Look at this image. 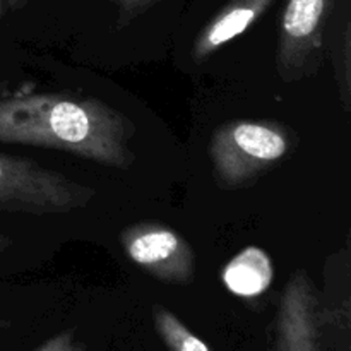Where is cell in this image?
Listing matches in <instances>:
<instances>
[{
    "mask_svg": "<svg viewBox=\"0 0 351 351\" xmlns=\"http://www.w3.org/2000/svg\"><path fill=\"white\" fill-rule=\"evenodd\" d=\"M93 187L47 170L27 158L0 154V209L29 215H65L91 204Z\"/></svg>",
    "mask_w": 351,
    "mask_h": 351,
    "instance_id": "obj_3",
    "label": "cell"
},
{
    "mask_svg": "<svg viewBox=\"0 0 351 351\" xmlns=\"http://www.w3.org/2000/svg\"><path fill=\"white\" fill-rule=\"evenodd\" d=\"M153 324L167 351H211L204 339L191 331L187 324H184L178 315L165 305H153Z\"/></svg>",
    "mask_w": 351,
    "mask_h": 351,
    "instance_id": "obj_10",
    "label": "cell"
},
{
    "mask_svg": "<svg viewBox=\"0 0 351 351\" xmlns=\"http://www.w3.org/2000/svg\"><path fill=\"white\" fill-rule=\"evenodd\" d=\"M134 123L106 103L69 95L0 99V143L67 151L115 168H129Z\"/></svg>",
    "mask_w": 351,
    "mask_h": 351,
    "instance_id": "obj_1",
    "label": "cell"
},
{
    "mask_svg": "<svg viewBox=\"0 0 351 351\" xmlns=\"http://www.w3.org/2000/svg\"><path fill=\"white\" fill-rule=\"evenodd\" d=\"M34 351H88V346L75 336L74 329H65L48 338Z\"/></svg>",
    "mask_w": 351,
    "mask_h": 351,
    "instance_id": "obj_12",
    "label": "cell"
},
{
    "mask_svg": "<svg viewBox=\"0 0 351 351\" xmlns=\"http://www.w3.org/2000/svg\"><path fill=\"white\" fill-rule=\"evenodd\" d=\"M7 245H9V240L2 239V237H0V250H2L3 247H7Z\"/></svg>",
    "mask_w": 351,
    "mask_h": 351,
    "instance_id": "obj_14",
    "label": "cell"
},
{
    "mask_svg": "<svg viewBox=\"0 0 351 351\" xmlns=\"http://www.w3.org/2000/svg\"><path fill=\"white\" fill-rule=\"evenodd\" d=\"M336 0H288L280 24L276 67L283 81L315 74Z\"/></svg>",
    "mask_w": 351,
    "mask_h": 351,
    "instance_id": "obj_4",
    "label": "cell"
},
{
    "mask_svg": "<svg viewBox=\"0 0 351 351\" xmlns=\"http://www.w3.org/2000/svg\"><path fill=\"white\" fill-rule=\"evenodd\" d=\"M221 280L237 297H259L273 283V263L269 254L259 247H247L226 264Z\"/></svg>",
    "mask_w": 351,
    "mask_h": 351,
    "instance_id": "obj_9",
    "label": "cell"
},
{
    "mask_svg": "<svg viewBox=\"0 0 351 351\" xmlns=\"http://www.w3.org/2000/svg\"><path fill=\"white\" fill-rule=\"evenodd\" d=\"M7 328H10V322L2 321V319H0V331H2V329H7Z\"/></svg>",
    "mask_w": 351,
    "mask_h": 351,
    "instance_id": "obj_13",
    "label": "cell"
},
{
    "mask_svg": "<svg viewBox=\"0 0 351 351\" xmlns=\"http://www.w3.org/2000/svg\"><path fill=\"white\" fill-rule=\"evenodd\" d=\"M120 243L129 261L158 280L178 285L194 280V250L170 226L151 221L127 226L120 235Z\"/></svg>",
    "mask_w": 351,
    "mask_h": 351,
    "instance_id": "obj_5",
    "label": "cell"
},
{
    "mask_svg": "<svg viewBox=\"0 0 351 351\" xmlns=\"http://www.w3.org/2000/svg\"><path fill=\"white\" fill-rule=\"evenodd\" d=\"M267 351H326L319 317V293L304 269L295 271L287 281Z\"/></svg>",
    "mask_w": 351,
    "mask_h": 351,
    "instance_id": "obj_6",
    "label": "cell"
},
{
    "mask_svg": "<svg viewBox=\"0 0 351 351\" xmlns=\"http://www.w3.org/2000/svg\"><path fill=\"white\" fill-rule=\"evenodd\" d=\"M295 134L269 119H237L219 125L209 144L215 177L233 189L259 177L291 153Z\"/></svg>",
    "mask_w": 351,
    "mask_h": 351,
    "instance_id": "obj_2",
    "label": "cell"
},
{
    "mask_svg": "<svg viewBox=\"0 0 351 351\" xmlns=\"http://www.w3.org/2000/svg\"><path fill=\"white\" fill-rule=\"evenodd\" d=\"M350 256L348 247L332 256L326 271V291L319 297V317L326 348L350 351Z\"/></svg>",
    "mask_w": 351,
    "mask_h": 351,
    "instance_id": "obj_7",
    "label": "cell"
},
{
    "mask_svg": "<svg viewBox=\"0 0 351 351\" xmlns=\"http://www.w3.org/2000/svg\"><path fill=\"white\" fill-rule=\"evenodd\" d=\"M117 7V26L123 27L149 10L151 7L156 5L160 0H112Z\"/></svg>",
    "mask_w": 351,
    "mask_h": 351,
    "instance_id": "obj_11",
    "label": "cell"
},
{
    "mask_svg": "<svg viewBox=\"0 0 351 351\" xmlns=\"http://www.w3.org/2000/svg\"><path fill=\"white\" fill-rule=\"evenodd\" d=\"M273 2L274 0H230L195 36L192 47L194 60L204 62L230 41L245 33L264 16Z\"/></svg>",
    "mask_w": 351,
    "mask_h": 351,
    "instance_id": "obj_8",
    "label": "cell"
}]
</instances>
